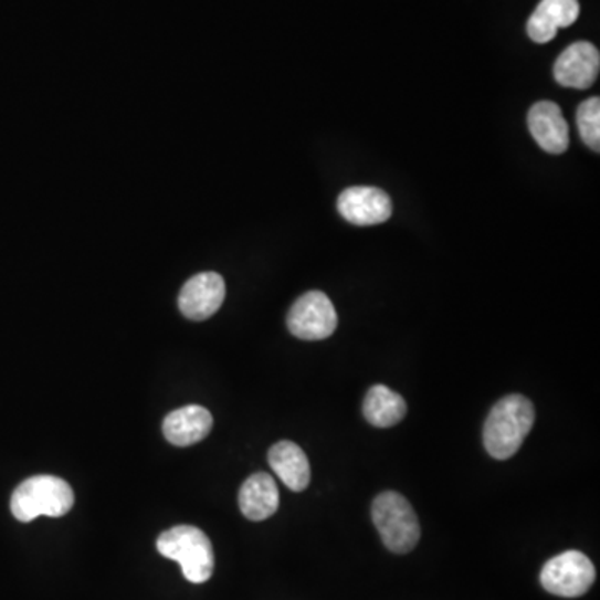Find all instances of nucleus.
<instances>
[{
  "label": "nucleus",
  "mask_w": 600,
  "mask_h": 600,
  "mask_svg": "<svg viewBox=\"0 0 600 600\" xmlns=\"http://www.w3.org/2000/svg\"><path fill=\"white\" fill-rule=\"evenodd\" d=\"M536 409L527 397L513 393L492 408L484 425V448L491 457L506 461L517 454L533 431Z\"/></svg>",
  "instance_id": "obj_1"
},
{
  "label": "nucleus",
  "mask_w": 600,
  "mask_h": 600,
  "mask_svg": "<svg viewBox=\"0 0 600 600\" xmlns=\"http://www.w3.org/2000/svg\"><path fill=\"white\" fill-rule=\"evenodd\" d=\"M74 506V491L61 477L35 475L22 482L11 498L12 516L31 523L39 516L62 517Z\"/></svg>",
  "instance_id": "obj_2"
},
{
  "label": "nucleus",
  "mask_w": 600,
  "mask_h": 600,
  "mask_svg": "<svg viewBox=\"0 0 600 600\" xmlns=\"http://www.w3.org/2000/svg\"><path fill=\"white\" fill-rule=\"evenodd\" d=\"M372 520L390 552H411L421 539L418 514L399 492H382L373 498Z\"/></svg>",
  "instance_id": "obj_3"
},
{
  "label": "nucleus",
  "mask_w": 600,
  "mask_h": 600,
  "mask_svg": "<svg viewBox=\"0 0 600 600\" xmlns=\"http://www.w3.org/2000/svg\"><path fill=\"white\" fill-rule=\"evenodd\" d=\"M157 550L182 567L183 577L192 583L208 582L214 572L212 543L193 526H176L160 534Z\"/></svg>",
  "instance_id": "obj_4"
},
{
  "label": "nucleus",
  "mask_w": 600,
  "mask_h": 600,
  "mask_svg": "<svg viewBox=\"0 0 600 600\" xmlns=\"http://www.w3.org/2000/svg\"><path fill=\"white\" fill-rule=\"evenodd\" d=\"M596 582V567L580 550H566L547 560L540 572V583L554 596L576 599Z\"/></svg>",
  "instance_id": "obj_5"
},
{
  "label": "nucleus",
  "mask_w": 600,
  "mask_h": 600,
  "mask_svg": "<svg viewBox=\"0 0 600 600\" xmlns=\"http://www.w3.org/2000/svg\"><path fill=\"white\" fill-rule=\"evenodd\" d=\"M287 327L297 339H327L337 329L336 307L324 292H307L288 310Z\"/></svg>",
  "instance_id": "obj_6"
},
{
  "label": "nucleus",
  "mask_w": 600,
  "mask_h": 600,
  "mask_svg": "<svg viewBox=\"0 0 600 600\" xmlns=\"http://www.w3.org/2000/svg\"><path fill=\"white\" fill-rule=\"evenodd\" d=\"M225 282L218 272H202L186 282L179 295V309L187 319L206 320L221 309Z\"/></svg>",
  "instance_id": "obj_7"
},
{
  "label": "nucleus",
  "mask_w": 600,
  "mask_h": 600,
  "mask_svg": "<svg viewBox=\"0 0 600 600\" xmlns=\"http://www.w3.org/2000/svg\"><path fill=\"white\" fill-rule=\"evenodd\" d=\"M337 209L354 225H377L392 215L390 197L377 187H350L337 200Z\"/></svg>",
  "instance_id": "obj_8"
},
{
  "label": "nucleus",
  "mask_w": 600,
  "mask_h": 600,
  "mask_svg": "<svg viewBox=\"0 0 600 600\" xmlns=\"http://www.w3.org/2000/svg\"><path fill=\"white\" fill-rule=\"evenodd\" d=\"M599 69V51L590 42H576L559 55L554 75L564 87L589 88L596 82Z\"/></svg>",
  "instance_id": "obj_9"
},
{
  "label": "nucleus",
  "mask_w": 600,
  "mask_h": 600,
  "mask_svg": "<svg viewBox=\"0 0 600 600\" xmlns=\"http://www.w3.org/2000/svg\"><path fill=\"white\" fill-rule=\"evenodd\" d=\"M527 123L540 149L549 154H564L569 149V126L557 104L537 103Z\"/></svg>",
  "instance_id": "obj_10"
},
{
  "label": "nucleus",
  "mask_w": 600,
  "mask_h": 600,
  "mask_svg": "<svg viewBox=\"0 0 600 600\" xmlns=\"http://www.w3.org/2000/svg\"><path fill=\"white\" fill-rule=\"evenodd\" d=\"M214 419L202 406H186L164 419L162 431L170 444L187 448L208 438Z\"/></svg>",
  "instance_id": "obj_11"
},
{
  "label": "nucleus",
  "mask_w": 600,
  "mask_h": 600,
  "mask_svg": "<svg viewBox=\"0 0 600 600\" xmlns=\"http://www.w3.org/2000/svg\"><path fill=\"white\" fill-rule=\"evenodd\" d=\"M579 12L577 0H543L527 22L529 38L537 44H547L559 29L572 25Z\"/></svg>",
  "instance_id": "obj_12"
},
{
  "label": "nucleus",
  "mask_w": 600,
  "mask_h": 600,
  "mask_svg": "<svg viewBox=\"0 0 600 600\" xmlns=\"http://www.w3.org/2000/svg\"><path fill=\"white\" fill-rule=\"evenodd\" d=\"M239 506L242 514L254 523L274 516L278 509V488L274 478L265 472L251 475L239 492Z\"/></svg>",
  "instance_id": "obj_13"
},
{
  "label": "nucleus",
  "mask_w": 600,
  "mask_h": 600,
  "mask_svg": "<svg viewBox=\"0 0 600 600\" xmlns=\"http://www.w3.org/2000/svg\"><path fill=\"white\" fill-rule=\"evenodd\" d=\"M269 464L291 491H306L310 482V464L306 452L291 441H281L269 451Z\"/></svg>",
  "instance_id": "obj_14"
},
{
  "label": "nucleus",
  "mask_w": 600,
  "mask_h": 600,
  "mask_svg": "<svg viewBox=\"0 0 600 600\" xmlns=\"http://www.w3.org/2000/svg\"><path fill=\"white\" fill-rule=\"evenodd\" d=\"M408 414L404 397L387 386L370 387L364 399V418L373 428L387 429L399 424Z\"/></svg>",
  "instance_id": "obj_15"
},
{
  "label": "nucleus",
  "mask_w": 600,
  "mask_h": 600,
  "mask_svg": "<svg viewBox=\"0 0 600 600\" xmlns=\"http://www.w3.org/2000/svg\"><path fill=\"white\" fill-rule=\"evenodd\" d=\"M577 127L580 137L590 149L600 150V98H587L577 109Z\"/></svg>",
  "instance_id": "obj_16"
}]
</instances>
